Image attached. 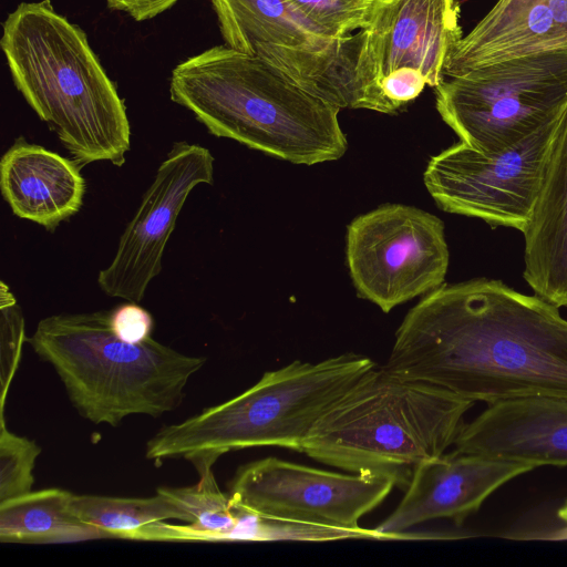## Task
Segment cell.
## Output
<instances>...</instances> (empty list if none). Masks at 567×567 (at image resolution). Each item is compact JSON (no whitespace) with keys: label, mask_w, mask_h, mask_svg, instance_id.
Masks as SVG:
<instances>
[{"label":"cell","mask_w":567,"mask_h":567,"mask_svg":"<svg viewBox=\"0 0 567 567\" xmlns=\"http://www.w3.org/2000/svg\"><path fill=\"white\" fill-rule=\"evenodd\" d=\"M27 342L54 369L82 417L113 427L130 415L158 417L176 410L189 379L206 363L152 337L122 341L110 310L45 317Z\"/></svg>","instance_id":"277c9868"},{"label":"cell","mask_w":567,"mask_h":567,"mask_svg":"<svg viewBox=\"0 0 567 567\" xmlns=\"http://www.w3.org/2000/svg\"><path fill=\"white\" fill-rule=\"evenodd\" d=\"M383 368L473 402L567 398V320L501 280L443 285L405 316Z\"/></svg>","instance_id":"6da1fadb"},{"label":"cell","mask_w":567,"mask_h":567,"mask_svg":"<svg viewBox=\"0 0 567 567\" xmlns=\"http://www.w3.org/2000/svg\"><path fill=\"white\" fill-rule=\"evenodd\" d=\"M213 465L196 463L197 484L184 487L161 486L156 492L179 506L190 518L187 526L164 522L146 528L143 539L228 540L238 522V512L229 494L215 480Z\"/></svg>","instance_id":"ffe728a7"},{"label":"cell","mask_w":567,"mask_h":567,"mask_svg":"<svg viewBox=\"0 0 567 567\" xmlns=\"http://www.w3.org/2000/svg\"><path fill=\"white\" fill-rule=\"evenodd\" d=\"M523 235L526 282L535 296L557 308L567 307V109L557 125Z\"/></svg>","instance_id":"ac0fdd59"},{"label":"cell","mask_w":567,"mask_h":567,"mask_svg":"<svg viewBox=\"0 0 567 567\" xmlns=\"http://www.w3.org/2000/svg\"><path fill=\"white\" fill-rule=\"evenodd\" d=\"M434 89L436 110L461 142L493 155L561 117L567 109V49L499 61Z\"/></svg>","instance_id":"52a82bcc"},{"label":"cell","mask_w":567,"mask_h":567,"mask_svg":"<svg viewBox=\"0 0 567 567\" xmlns=\"http://www.w3.org/2000/svg\"><path fill=\"white\" fill-rule=\"evenodd\" d=\"M178 0H105L109 9L123 11L135 21L153 19Z\"/></svg>","instance_id":"4316f807"},{"label":"cell","mask_w":567,"mask_h":567,"mask_svg":"<svg viewBox=\"0 0 567 567\" xmlns=\"http://www.w3.org/2000/svg\"><path fill=\"white\" fill-rule=\"evenodd\" d=\"M536 467L452 451L417 465L396 508L375 527L386 540L436 518L461 525L502 485Z\"/></svg>","instance_id":"5bb4252c"},{"label":"cell","mask_w":567,"mask_h":567,"mask_svg":"<svg viewBox=\"0 0 567 567\" xmlns=\"http://www.w3.org/2000/svg\"><path fill=\"white\" fill-rule=\"evenodd\" d=\"M115 336L127 343H141L152 337L154 320L138 302L127 301L110 310Z\"/></svg>","instance_id":"484cf974"},{"label":"cell","mask_w":567,"mask_h":567,"mask_svg":"<svg viewBox=\"0 0 567 567\" xmlns=\"http://www.w3.org/2000/svg\"><path fill=\"white\" fill-rule=\"evenodd\" d=\"M487 405L462 426L453 451L534 467L567 465V398L529 396Z\"/></svg>","instance_id":"9a60e30c"},{"label":"cell","mask_w":567,"mask_h":567,"mask_svg":"<svg viewBox=\"0 0 567 567\" xmlns=\"http://www.w3.org/2000/svg\"><path fill=\"white\" fill-rule=\"evenodd\" d=\"M214 156L199 144H173L122 233L110 265L97 275L109 297L141 302L162 270L163 254L190 192L213 184Z\"/></svg>","instance_id":"4fadbf2b"},{"label":"cell","mask_w":567,"mask_h":567,"mask_svg":"<svg viewBox=\"0 0 567 567\" xmlns=\"http://www.w3.org/2000/svg\"><path fill=\"white\" fill-rule=\"evenodd\" d=\"M169 95L212 135L293 164L336 161L348 148L340 107L225 44L177 64Z\"/></svg>","instance_id":"3957f363"},{"label":"cell","mask_w":567,"mask_h":567,"mask_svg":"<svg viewBox=\"0 0 567 567\" xmlns=\"http://www.w3.org/2000/svg\"><path fill=\"white\" fill-rule=\"evenodd\" d=\"M396 484L391 474H342L265 457L241 465L228 494L235 508L256 516L355 529Z\"/></svg>","instance_id":"8fae6325"},{"label":"cell","mask_w":567,"mask_h":567,"mask_svg":"<svg viewBox=\"0 0 567 567\" xmlns=\"http://www.w3.org/2000/svg\"><path fill=\"white\" fill-rule=\"evenodd\" d=\"M237 512L238 522L228 540L328 542L348 538L386 540L375 528H340L293 520L265 518L240 509H237Z\"/></svg>","instance_id":"7402d4cb"},{"label":"cell","mask_w":567,"mask_h":567,"mask_svg":"<svg viewBox=\"0 0 567 567\" xmlns=\"http://www.w3.org/2000/svg\"><path fill=\"white\" fill-rule=\"evenodd\" d=\"M367 357L344 353L317 363L293 361L266 372L241 394L164 425L146 443L145 456L217 461L246 447L281 446L302 452L319 419L375 368Z\"/></svg>","instance_id":"8992f818"},{"label":"cell","mask_w":567,"mask_h":567,"mask_svg":"<svg viewBox=\"0 0 567 567\" xmlns=\"http://www.w3.org/2000/svg\"><path fill=\"white\" fill-rule=\"evenodd\" d=\"M0 414H4L7 394L19 369L22 347L27 342V337L22 310L10 287L3 280L0 282Z\"/></svg>","instance_id":"d4e9b609"},{"label":"cell","mask_w":567,"mask_h":567,"mask_svg":"<svg viewBox=\"0 0 567 567\" xmlns=\"http://www.w3.org/2000/svg\"><path fill=\"white\" fill-rule=\"evenodd\" d=\"M70 506L80 520L104 537L138 539L145 528L168 519L190 523L179 506L157 492L151 497L73 494Z\"/></svg>","instance_id":"44dd1931"},{"label":"cell","mask_w":567,"mask_h":567,"mask_svg":"<svg viewBox=\"0 0 567 567\" xmlns=\"http://www.w3.org/2000/svg\"><path fill=\"white\" fill-rule=\"evenodd\" d=\"M473 405L375 367L319 419L302 453L351 473L391 474L406 486L417 465L454 445Z\"/></svg>","instance_id":"5b68a950"},{"label":"cell","mask_w":567,"mask_h":567,"mask_svg":"<svg viewBox=\"0 0 567 567\" xmlns=\"http://www.w3.org/2000/svg\"><path fill=\"white\" fill-rule=\"evenodd\" d=\"M81 166L41 145L14 140L0 161V188L12 213L49 231L83 205L85 179Z\"/></svg>","instance_id":"e0dca14e"},{"label":"cell","mask_w":567,"mask_h":567,"mask_svg":"<svg viewBox=\"0 0 567 567\" xmlns=\"http://www.w3.org/2000/svg\"><path fill=\"white\" fill-rule=\"evenodd\" d=\"M0 44L16 89L74 162L125 163V102L81 27L50 0L22 2L6 18Z\"/></svg>","instance_id":"7a4b0ae2"},{"label":"cell","mask_w":567,"mask_h":567,"mask_svg":"<svg viewBox=\"0 0 567 567\" xmlns=\"http://www.w3.org/2000/svg\"><path fill=\"white\" fill-rule=\"evenodd\" d=\"M347 261L358 295L389 312L443 284L444 224L415 207L383 205L348 226Z\"/></svg>","instance_id":"9c48e42d"},{"label":"cell","mask_w":567,"mask_h":567,"mask_svg":"<svg viewBox=\"0 0 567 567\" xmlns=\"http://www.w3.org/2000/svg\"><path fill=\"white\" fill-rule=\"evenodd\" d=\"M73 493L51 487L0 503V540L39 543L104 537L71 511Z\"/></svg>","instance_id":"d6986e66"},{"label":"cell","mask_w":567,"mask_h":567,"mask_svg":"<svg viewBox=\"0 0 567 567\" xmlns=\"http://www.w3.org/2000/svg\"><path fill=\"white\" fill-rule=\"evenodd\" d=\"M212 6L225 45L332 105L352 109L358 33L330 37L284 0H212Z\"/></svg>","instance_id":"ba28073f"},{"label":"cell","mask_w":567,"mask_h":567,"mask_svg":"<svg viewBox=\"0 0 567 567\" xmlns=\"http://www.w3.org/2000/svg\"><path fill=\"white\" fill-rule=\"evenodd\" d=\"M295 12L333 38L351 35L368 23L373 0H284Z\"/></svg>","instance_id":"cb8c5ba5"},{"label":"cell","mask_w":567,"mask_h":567,"mask_svg":"<svg viewBox=\"0 0 567 567\" xmlns=\"http://www.w3.org/2000/svg\"><path fill=\"white\" fill-rule=\"evenodd\" d=\"M457 0H373L359 34L352 109L368 110L381 81L396 71H415L436 87L462 39Z\"/></svg>","instance_id":"7c38bea8"},{"label":"cell","mask_w":567,"mask_h":567,"mask_svg":"<svg viewBox=\"0 0 567 567\" xmlns=\"http://www.w3.org/2000/svg\"><path fill=\"white\" fill-rule=\"evenodd\" d=\"M567 49V0H498L462 37L444 76L454 78L499 61Z\"/></svg>","instance_id":"2e32d148"},{"label":"cell","mask_w":567,"mask_h":567,"mask_svg":"<svg viewBox=\"0 0 567 567\" xmlns=\"http://www.w3.org/2000/svg\"><path fill=\"white\" fill-rule=\"evenodd\" d=\"M40 453L35 441L9 431L4 414H0V503L32 491Z\"/></svg>","instance_id":"603a6c76"},{"label":"cell","mask_w":567,"mask_h":567,"mask_svg":"<svg viewBox=\"0 0 567 567\" xmlns=\"http://www.w3.org/2000/svg\"><path fill=\"white\" fill-rule=\"evenodd\" d=\"M559 120L493 155L460 141L429 161L424 172L429 193L447 213L523 233L540 188Z\"/></svg>","instance_id":"30bf717a"}]
</instances>
